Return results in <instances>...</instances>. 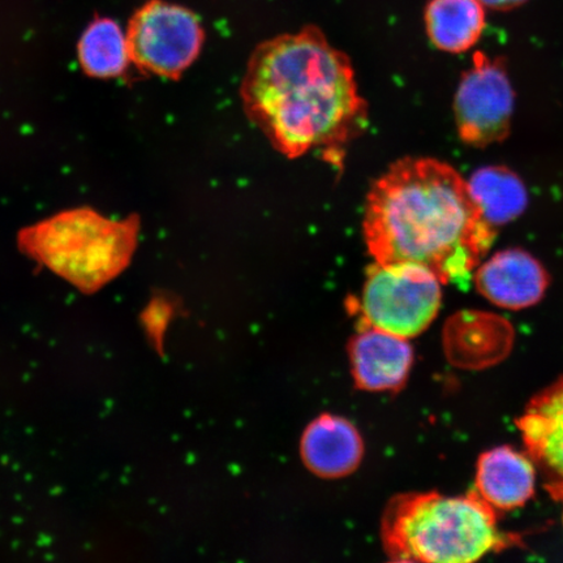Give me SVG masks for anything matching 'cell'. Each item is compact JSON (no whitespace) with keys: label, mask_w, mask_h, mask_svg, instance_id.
I'll return each mask as SVG.
<instances>
[{"label":"cell","mask_w":563,"mask_h":563,"mask_svg":"<svg viewBox=\"0 0 563 563\" xmlns=\"http://www.w3.org/2000/svg\"><path fill=\"white\" fill-rule=\"evenodd\" d=\"M241 95L251 122L288 158L317 151L336 162L367 125L347 55L314 26L260 45Z\"/></svg>","instance_id":"obj_1"},{"label":"cell","mask_w":563,"mask_h":563,"mask_svg":"<svg viewBox=\"0 0 563 563\" xmlns=\"http://www.w3.org/2000/svg\"><path fill=\"white\" fill-rule=\"evenodd\" d=\"M363 230L376 263L417 264L456 286L474 277L496 239L468 181L432 158L400 159L377 179Z\"/></svg>","instance_id":"obj_2"},{"label":"cell","mask_w":563,"mask_h":563,"mask_svg":"<svg viewBox=\"0 0 563 563\" xmlns=\"http://www.w3.org/2000/svg\"><path fill=\"white\" fill-rule=\"evenodd\" d=\"M498 512L471 490L467 496L413 493L386 512L384 538L393 560L468 563L520 543L497 526Z\"/></svg>","instance_id":"obj_3"},{"label":"cell","mask_w":563,"mask_h":563,"mask_svg":"<svg viewBox=\"0 0 563 563\" xmlns=\"http://www.w3.org/2000/svg\"><path fill=\"white\" fill-rule=\"evenodd\" d=\"M136 216L112 221L95 210H68L20 232L21 250L82 291H95L130 264L136 250Z\"/></svg>","instance_id":"obj_4"},{"label":"cell","mask_w":563,"mask_h":563,"mask_svg":"<svg viewBox=\"0 0 563 563\" xmlns=\"http://www.w3.org/2000/svg\"><path fill=\"white\" fill-rule=\"evenodd\" d=\"M441 282L417 264L375 263L367 273L358 311L365 327L410 340L424 332L438 316Z\"/></svg>","instance_id":"obj_5"},{"label":"cell","mask_w":563,"mask_h":563,"mask_svg":"<svg viewBox=\"0 0 563 563\" xmlns=\"http://www.w3.org/2000/svg\"><path fill=\"white\" fill-rule=\"evenodd\" d=\"M203 40L200 19L185 7L164 0L141 7L126 33L131 62L146 74L173 80L199 58Z\"/></svg>","instance_id":"obj_6"},{"label":"cell","mask_w":563,"mask_h":563,"mask_svg":"<svg viewBox=\"0 0 563 563\" xmlns=\"http://www.w3.org/2000/svg\"><path fill=\"white\" fill-rule=\"evenodd\" d=\"M514 91L501 59L483 53L474 56L473 68L462 75L454 111L464 144L484 147L509 136Z\"/></svg>","instance_id":"obj_7"},{"label":"cell","mask_w":563,"mask_h":563,"mask_svg":"<svg viewBox=\"0 0 563 563\" xmlns=\"http://www.w3.org/2000/svg\"><path fill=\"white\" fill-rule=\"evenodd\" d=\"M517 426L549 495L563 501V377L531 399Z\"/></svg>","instance_id":"obj_8"},{"label":"cell","mask_w":563,"mask_h":563,"mask_svg":"<svg viewBox=\"0 0 563 563\" xmlns=\"http://www.w3.org/2000/svg\"><path fill=\"white\" fill-rule=\"evenodd\" d=\"M473 278L485 299L514 311L538 305L551 280L545 267L523 250L496 253L477 266Z\"/></svg>","instance_id":"obj_9"},{"label":"cell","mask_w":563,"mask_h":563,"mask_svg":"<svg viewBox=\"0 0 563 563\" xmlns=\"http://www.w3.org/2000/svg\"><path fill=\"white\" fill-rule=\"evenodd\" d=\"M351 362L363 389L397 390L410 375L413 351L407 338L367 327L352 343Z\"/></svg>","instance_id":"obj_10"},{"label":"cell","mask_w":563,"mask_h":563,"mask_svg":"<svg viewBox=\"0 0 563 563\" xmlns=\"http://www.w3.org/2000/svg\"><path fill=\"white\" fill-rule=\"evenodd\" d=\"M537 467L530 456L501 446L478 457L475 490L498 511L526 505L534 495Z\"/></svg>","instance_id":"obj_11"},{"label":"cell","mask_w":563,"mask_h":563,"mask_svg":"<svg viewBox=\"0 0 563 563\" xmlns=\"http://www.w3.org/2000/svg\"><path fill=\"white\" fill-rule=\"evenodd\" d=\"M301 454L314 474L340 477L350 474L361 463L363 441L350 421L327 415L307 428Z\"/></svg>","instance_id":"obj_12"},{"label":"cell","mask_w":563,"mask_h":563,"mask_svg":"<svg viewBox=\"0 0 563 563\" xmlns=\"http://www.w3.org/2000/svg\"><path fill=\"white\" fill-rule=\"evenodd\" d=\"M429 40L442 52L460 54L470 51L485 27L481 0H431L426 10Z\"/></svg>","instance_id":"obj_13"},{"label":"cell","mask_w":563,"mask_h":563,"mask_svg":"<svg viewBox=\"0 0 563 563\" xmlns=\"http://www.w3.org/2000/svg\"><path fill=\"white\" fill-rule=\"evenodd\" d=\"M511 328L501 317L484 312H461L448 321L445 341L475 343L464 350L454 361L467 367H483L508 354L511 344Z\"/></svg>","instance_id":"obj_14"},{"label":"cell","mask_w":563,"mask_h":563,"mask_svg":"<svg viewBox=\"0 0 563 563\" xmlns=\"http://www.w3.org/2000/svg\"><path fill=\"white\" fill-rule=\"evenodd\" d=\"M468 186L484 217L495 228L516 220L527 207L526 187L509 168H481L471 176Z\"/></svg>","instance_id":"obj_15"},{"label":"cell","mask_w":563,"mask_h":563,"mask_svg":"<svg viewBox=\"0 0 563 563\" xmlns=\"http://www.w3.org/2000/svg\"><path fill=\"white\" fill-rule=\"evenodd\" d=\"M82 69L109 79L122 75L131 62L129 41L114 20L97 19L84 32L79 44Z\"/></svg>","instance_id":"obj_16"},{"label":"cell","mask_w":563,"mask_h":563,"mask_svg":"<svg viewBox=\"0 0 563 563\" xmlns=\"http://www.w3.org/2000/svg\"><path fill=\"white\" fill-rule=\"evenodd\" d=\"M481 2L483 5H487L492 10L508 11L523 4L527 0H481Z\"/></svg>","instance_id":"obj_17"}]
</instances>
